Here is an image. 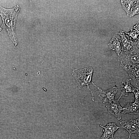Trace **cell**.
I'll list each match as a JSON object with an SVG mask.
<instances>
[{"label":"cell","instance_id":"5b68a950","mask_svg":"<svg viewBox=\"0 0 139 139\" xmlns=\"http://www.w3.org/2000/svg\"><path fill=\"white\" fill-rule=\"evenodd\" d=\"M91 83L98 89L99 92L98 96L103 99V103L106 102L110 103L115 100V97L118 91L116 87H113L107 90H104L97 87L92 82Z\"/></svg>","mask_w":139,"mask_h":139},{"label":"cell","instance_id":"277c9868","mask_svg":"<svg viewBox=\"0 0 139 139\" xmlns=\"http://www.w3.org/2000/svg\"><path fill=\"white\" fill-rule=\"evenodd\" d=\"M139 121L138 117L135 119L123 120L120 122L121 127L129 133L128 137H131L132 134H135L136 136H139Z\"/></svg>","mask_w":139,"mask_h":139},{"label":"cell","instance_id":"7a4b0ae2","mask_svg":"<svg viewBox=\"0 0 139 139\" xmlns=\"http://www.w3.org/2000/svg\"><path fill=\"white\" fill-rule=\"evenodd\" d=\"M94 70L92 67H87L81 69H74L72 70V75L76 81L77 86L81 89L86 85L87 88L91 92L92 100L94 101L92 91L89 87V84L92 82V79Z\"/></svg>","mask_w":139,"mask_h":139},{"label":"cell","instance_id":"52a82bcc","mask_svg":"<svg viewBox=\"0 0 139 139\" xmlns=\"http://www.w3.org/2000/svg\"><path fill=\"white\" fill-rule=\"evenodd\" d=\"M100 126L104 128L103 133L100 137V139H108L111 137L114 138V135L116 132L120 127L117 126L115 123H109L105 126L101 125Z\"/></svg>","mask_w":139,"mask_h":139},{"label":"cell","instance_id":"4fadbf2b","mask_svg":"<svg viewBox=\"0 0 139 139\" xmlns=\"http://www.w3.org/2000/svg\"><path fill=\"white\" fill-rule=\"evenodd\" d=\"M2 30V28L0 26V31H1Z\"/></svg>","mask_w":139,"mask_h":139},{"label":"cell","instance_id":"7c38bea8","mask_svg":"<svg viewBox=\"0 0 139 139\" xmlns=\"http://www.w3.org/2000/svg\"><path fill=\"white\" fill-rule=\"evenodd\" d=\"M139 136H138V137L137 139H139ZM131 137H128V139H131ZM119 139H120L119 138Z\"/></svg>","mask_w":139,"mask_h":139},{"label":"cell","instance_id":"9c48e42d","mask_svg":"<svg viewBox=\"0 0 139 139\" xmlns=\"http://www.w3.org/2000/svg\"><path fill=\"white\" fill-rule=\"evenodd\" d=\"M128 74L129 77L136 85L139 84V64L123 68Z\"/></svg>","mask_w":139,"mask_h":139},{"label":"cell","instance_id":"6da1fadb","mask_svg":"<svg viewBox=\"0 0 139 139\" xmlns=\"http://www.w3.org/2000/svg\"><path fill=\"white\" fill-rule=\"evenodd\" d=\"M20 11L19 5L11 8H5L0 5V15L2 21V24L0 26L7 31L10 39L15 46L18 43L15 28Z\"/></svg>","mask_w":139,"mask_h":139},{"label":"cell","instance_id":"8fae6325","mask_svg":"<svg viewBox=\"0 0 139 139\" xmlns=\"http://www.w3.org/2000/svg\"><path fill=\"white\" fill-rule=\"evenodd\" d=\"M116 37H114L112 40H111L109 43V48L116 51L119 56L121 51V46L118 39Z\"/></svg>","mask_w":139,"mask_h":139},{"label":"cell","instance_id":"ba28073f","mask_svg":"<svg viewBox=\"0 0 139 139\" xmlns=\"http://www.w3.org/2000/svg\"><path fill=\"white\" fill-rule=\"evenodd\" d=\"M131 79H127L125 82H122L123 84L121 85V92L120 95L118 99L119 100L123 96H127L131 92H133L134 94L139 91L138 87L135 88L131 84Z\"/></svg>","mask_w":139,"mask_h":139},{"label":"cell","instance_id":"8992f818","mask_svg":"<svg viewBox=\"0 0 139 139\" xmlns=\"http://www.w3.org/2000/svg\"><path fill=\"white\" fill-rule=\"evenodd\" d=\"M118 99L115 100L106 106L108 113L114 116L118 120L121 119L122 114L121 111L123 108L121 106L119 102Z\"/></svg>","mask_w":139,"mask_h":139},{"label":"cell","instance_id":"30bf717a","mask_svg":"<svg viewBox=\"0 0 139 139\" xmlns=\"http://www.w3.org/2000/svg\"><path fill=\"white\" fill-rule=\"evenodd\" d=\"M135 99V101L132 103H128L124 108L122 111L123 114L127 113L130 114H137L139 108V99Z\"/></svg>","mask_w":139,"mask_h":139},{"label":"cell","instance_id":"3957f363","mask_svg":"<svg viewBox=\"0 0 139 139\" xmlns=\"http://www.w3.org/2000/svg\"><path fill=\"white\" fill-rule=\"evenodd\" d=\"M119 56L120 66L123 68L139 64V50L132 52H121Z\"/></svg>","mask_w":139,"mask_h":139}]
</instances>
